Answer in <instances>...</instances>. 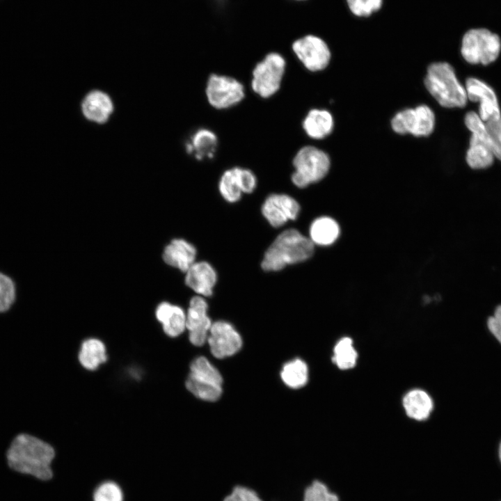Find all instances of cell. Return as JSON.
I'll use <instances>...</instances> for the list:
<instances>
[{"mask_svg":"<svg viewBox=\"0 0 501 501\" xmlns=\"http://www.w3.org/2000/svg\"><path fill=\"white\" fill-rule=\"evenodd\" d=\"M56 456V450L50 443L26 432L17 434L6 452L10 470L42 482L54 478L52 465Z\"/></svg>","mask_w":501,"mask_h":501,"instance_id":"1","label":"cell"},{"mask_svg":"<svg viewBox=\"0 0 501 501\" xmlns=\"http://www.w3.org/2000/svg\"><path fill=\"white\" fill-rule=\"evenodd\" d=\"M315 245L296 229L280 232L266 250L262 268L266 271H278L287 265L304 262L312 257Z\"/></svg>","mask_w":501,"mask_h":501,"instance_id":"2","label":"cell"},{"mask_svg":"<svg viewBox=\"0 0 501 501\" xmlns=\"http://www.w3.org/2000/svg\"><path fill=\"white\" fill-rule=\"evenodd\" d=\"M429 93L445 108H463L468 102L465 86L459 81L453 67L446 62L431 64L424 79Z\"/></svg>","mask_w":501,"mask_h":501,"instance_id":"3","label":"cell"},{"mask_svg":"<svg viewBox=\"0 0 501 501\" xmlns=\"http://www.w3.org/2000/svg\"><path fill=\"white\" fill-rule=\"evenodd\" d=\"M292 164L294 171L291 176L292 182L302 189L321 180L328 173L331 161L323 150L306 145L296 152Z\"/></svg>","mask_w":501,"mask_h":501,"instance_id":"4","label":"cell"},{"mask_svg":"<svg viewBox=\"0 0 501 501\" xmlns=\"http://www.w3.org/2000/svg\"><path fill=\"white\" fill-rule=\"evenodd\" d=\"M500 51V37L486 29H472L463 36L461 53L470 64L488 65L495 61Z\"/></svg>","mask_w":501,"mask_h":501,"instance_id":"5","label":"cell"},{"mask_svg":"<svg viewBox=\"0 0 501 501\" xmlns=\"http://www.w3.org/2000/svg\"><path fill=\"white\" fill-rule=\"evenodd\" d=\"M286 67L285 58L278 53L268 54L252 72V90L262 98H269L280 88Z\"/></svg>","mask_w":501,"mask_h":501,"instance_id":"6","label":"cell"},{"mask_svg":"<svg viewBox=\"0 0 501 501\" xmlns=\"http://www.w3.org/2000/svg\"><path fill=\"white\" fill-rule=\"evenodd\" d=\"M223 378L209 362L201 361L190 368L186 387L196 397L208 401L218 400L222 395Z\"/></svg>","mask_w":501,"mask_h":501,"instance_id":"7","label":"cell"},{"mask_svg":"<svg viewBox=\"0 0 501 501\" xmlns=\"http://www.w3.org/2000/svg\"><path fill=\"white\" fill-rule=\"evenodd\" d=\"M205 93L209 104L216 109H225L239 104L245 97L243 84L236 79L212 74L207 81Z\"/></svg>","mask_w":501,"mask_h":501,"instance_id":"8","label":"cell"},{"mask_svg":"<svg viewBox=\"0 0 501 501\" xmlns=\"http://www.w3.org/2000/svg\"><path fill=\"white\" fill-rule=\"evenodd\" d=\"M435 116L427 105L408 109L397 113L392 119V129L400 134L427 136L434 129Z\"/></svg>","mask_w":501,"mask_h":501,"instance_id":"9","label":"cell"},{"mask_svg":"<svg viewBox=\"0 0 501 501\" xmlns=\"http://www.w3.org/2000/svg\"><path fill=\"white\" fill-rule=\"evenodd\" d=\"M292 49L299 61L311 72L325 69L331 56L327 44L313 35L296 40L292 45Z\"/></svg>","mask_w":501,"mask_h":501,"instance_id":"10","label":"cell"},{"mask_svg":"<svg viewBox=\"0 0 501 501\" xmlns=\"http://www.w3.org/2000/svg\"><path fill=\"white\" fill-rule=\"evenodd\" d=\"M256 186V176L250 169L233 167L223 173L218 191L225 200L234 203L241 199L243 193H251Z\"/></svg>","mask_w":501,"mask_h":501,"instance_id":"11","label":"cell"},{"mask_svg":"<svg viewBox=\"0 0 501 501\" xmlns=\"http://www.w3.org/2000/svg\"><path fill=\"white\" fill-rule=\"evenodd\" d=\"M207 342L212 355L219 359L235 354L242 347L240 334L230 323L223 320L212 323Z\"/></svg>","mask_w":501,"mask_h":501,"instance_id":"12","label":"cell"},{"mask_svg":"<svg viewBox=\"0 0 501 501\" xmlns=\"http://www.w3.org/2000/svg\"><path fill=\"white\" fill-rule=\"evenodd\" d=\"M468 100L479 103L480 118L487 122L501 117V111L495 90L484 81L468 77L464 85Z\"/></svg>","mask_w":501,"mask_h":501,"instance_id":"13","label":"cell"},{"mask_svg":"<svg viewBox=\"0 0 501 501\" xmlns=\"http://www.w3.org/2000/svg\"><path fill=\"white\" fill-rule=\"evenodd\" d=\"M207 311L205 297L196 295L191 299L186 312V329L191 343L195 346H202L207 342L212 324Z\"/></svg>","mask_w":501,"mask_h":501,"instance_id":"14","label":"cell"},{"mask_svg":"<svg viewBox=\"0 0 501 501\" xmlns=\"http://www.w3.org/2000/svg\"><path fill=\"white\" fill-rule=\"evenodd\" d=\"M300 205L292 196L285 193H272L267 196L262 205V214L269 223L279 228L289 221L296 219Z\"/></svg>","mask_w":501,"mask_h":501,"instance_id":"15","label":"cell"},{"mask_svg":"<svg viewBox=\"0 0 501 501\" xmlns=\"http://www.w3.org/2000/svg\"><path fill=\"white\" fill-rule=\"evenodd\" d=\"M185 273V284L197 295L203 297L212 295L217 273L211 264L206 261L195 262Z\"/></svg>","mask_w":501,"mask_h":501,"instance_id":"16","label":"cell"},{"mask_svg":"<svg viewBox=\"0 0 501 501\" xmlns=\"http://www.w3.org/2000/svg\"><path fill=\"white\" fill-rule=\"evenodd\" d=\"M196 247L184 239H173L164 248L162 257L165 263L186 273L196 262Z\"/></svg>","mask_w":501,"mask_h":501,"instance_id":"17","label":"cell"},{"mask_svg":"<svg viewBox=\"0 0 501 501\" xmlns=\"http://www.w3.org/2000/svg\"><path fill=\"white\" fill-rule=\"evenodd\" d=\"M155 316L165 334L170 337L180 335L186 329V312L179 305L161 302L156 308Z\"/></svg>","mask_w":501,"mask_h":501,"instance_id":"18","label":"cell"},{"mask_svg":"<svg viewBox=\"0 0 501 501\" xmlns=\"http://www.w3.org/2000/svg\"><path fill=\"white\" fill-rule=\"evenodd\" d=\"M81 109L87 119L97 123H103L111 116L113 106L108 95L100 90H93L84 99Z\"/></svg>","mask_w":501,"mask_h":501,"instance_id":"19","label":"cell"},{"mask_svg":"<svg viewBox=\"0 0 501 501\" xmlns=\"http://www.w3.org/2000/svg\"><path fill=\"white\" fill-rule=\"evenodd\" d=\"M333 125L332 115L324 109L310 110L302 122L306 134L314 139H322L327 136L331 133Z\"/></svg>","mask_w":501,"mask_h":501,"instance_id":"20","label":"cell"},{"mask_svg":"<svg viewBox=\"0 0 501 501\" xmlns=\"http://www.w3.org/2000/svg\"><path fill=\"white\" fill-rule=\"evenodd\" d=\"M218 144L216 135L209 129L202 128L197 130L186 145L189 154H193L198 160L212 159Z\"/></svg>","mask_w":501,"mask_h":501,"instance_id":"21","label":"cell"},{"mask_svg":"<svg viewBox=\"0 0 501 501\" xmlns=\"http://www.w3.org/2000/svg\"><path fill=\"white\" fill-rule=\"evenodd\" d=\"M340 226L332 218L320 216L315 219L309 228V239L318 246L333 244L339 237Z\"/></svg>","mask_w":501,"mask_h":501,"instance_id":"22","label":"cell"},{"mask_svg":"<svg viewBox=\"0 0 501 501\" xmlns=\"http://www.w3.org/2000/svg\"><path fill=\"white\" fill-rule=\"evenodd\" d=\"M80 364L88 370H95L107 360L105 344L99 339L85 340L79 352Z\"/></svg>","mask_w":501,"mask_h":501,"instance_id":"23","label":"cell"},{"mask_svg":"<svg viewBox=\"0 0 501 501\" xmlns=\"http://www.w3.org/2000/svg\"><path fill=\"white\" fill-rule=\"evenodd\" d=\"M403 405L406 414L417 420L427 419L433 408L431 397L421 390L408 392L403 399Z\"/></svg>","mask_w":501,"mask_h":501,"instance_id":"24","label":"cell"},{"mask_svg":"<svg viewBox=\"0 0 501 501\" xmlns=\"http://www.w3.org/2000/svg\"><path fill=\"white\" fill-rule=\"evenodd\" d=\"M495 156L491 150L478 136L471 133L466 159L473 170H483L490 167Z\"/></svg>","mask_w":501,"mask_h":501,"instance_id":"25","label":"cell"},{"mask_svg":"<svg viewBox=\"0 0 501 501\" xmlns=\"http://www.w3.org/2000/svg\"><path fill=\"white\" fill-rule=\"evenodd\" d=\"M280 377L288 387L293 389L301 388L308 382V366L299 358L290 360L283 365Z\"/></svg>","mask_w":501,"mask_h":501,"instance_id":"26","label":"cell"},{"mask_svg":"<svg viewBox=\"0 0 501 501\" xmlns=\"http://www.w3.org/2000/svg\"><path fill=\"white\" fill-rule=\"evenodd\" d=\"M357 360V353L353 347L352 340L344 337L339 340L334 348L333 362L342 369L352 368Z\"/></svg>","mask_w":501,"mask_h":501,"instance_id":"27","label":"cell"},{"mask_svg":"<svg viewBox=\"0 0 501 501\" xmlns=\"http://www.w3.org/2000/svg\"><path fill=\"white\" fill-rule=\"evenodd\" d=\"M383 0H346L353 15L357 17H369L379 10Z\"/></svg>","mask_w":501,"mask_h":501,"instance_id":"28","label":"cell"},{"mask_svg":"<svg viewBox=\"0 0 501 501\" xmlns=\"http://www.w3.org/2000/svg\"><path fill=\"white\" fill-rule=\"evenodd\" d=\"M15 299V289L13 280L0 273V313L8 312Z\"/></svg>","mask_w":501,"mask_h":501,"instance_id":"29","label":"cell"},{"mask_svg":"<svg viewBox=\"0 0 501 501\" xmlns=\"http://www.w3.org/2000/svg\"><path fill=\"white\" fill-rule=\"evenodd\" d=\"M303 501H339V500L336 495L329 492L324 483L315 480L305 490Z\"/></svg>","mask_w":501,"mask_h":501,"instance_id":"30","label":"cell"},{"mask_svg":"<svg viewBox=\"0 0 501 501\" xmlns=\"http://www.w3.org/2000/svg\"><path fill=\"white\" fill-rule=\"evenodd\" d=\"M93 501H123V493L116 483L105 482L95 490Z\"/></svg>","mask_w":501,"mask_h":501,"instance_id":"31","label":"cell"},{"mask_svg":"<svg viewBox=\"0 0 501 501\" xmlns=\"http://www.w3.org/2000/svg\"><path fill=\"white\" fill-rule=\"evenodd\" d=\"M223 501H262L257 493L246 486H237Z\"/></svg>","mask_w":501,"mask_h":501,"instance_id":"32","label":"cell"},{"mask_svg":"<svg viewBox=\"0 0 501 501\" xmlns=\"http://www.w3.org/2000/svg\"><path fill=\"white\" fill-rule=\"evenodd\" d=\"M485 124L497 148L495 157L501 161V117Z\"/></svg>","mask_w":501,"mask_h":501,"instance_id":"33","label":"cell"},{"mask_svg":"<svg viewBox=\"0 0 501 501\" xmlns=\"http://www.w3.org/2000/svg\"><path fill=\"white\" fill-rule=\"evenodd\" d=\"M487 326L490 332L501 343V304L498 305L487 319Z\"/></svg>","mask_w":501,"mask_h":501,"instance_id":"34","label":"cell"},{"mask_svg":"<svg viewBox=\"0 0 501 501\" xmlns=\"http://www.w3.org/2000/svg\"><path fill=\"white\" fill-rule=\"evenodd\" d=\"M499 454H500V460H501V443H500V445Z\"/></svg>","mask_w":501,"mask_h":501,"instance_id":"35","label":"cell"}]
</instances>
